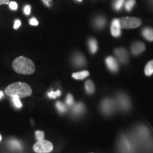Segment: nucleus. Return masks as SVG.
I'll return each mask as SVG.
<instances>
[{
  "label": "nucleus",
  "instance_id": "nucleus-1",
  "mask_svg": "<svg viewBox=\"0 0 153 153\" xmlns=\"http://www.w3.org/2000/svg\"><path fill=\"white\" fill-rule=\"evenodd\" d=\"M12 68L16 73L21 74H32L36 70L33 61L24 56L16 57L12 62Z\"/></svg>",
  "mask_w": 153,
  "mask_h": 153
},
{
  "label": "nucleus",
  "instance_id": "nucleus-2",
  "mask_svg": "<svg viewBox=\"0 0 153 153\" xmlns=\"http://www.w3.org/2000/svg\"><path fill=\"white\" fill-rule=\"evenodd\" d=\"M5 93L11 97L17 96L19 98H25L32 94V89L30 86L25 82H15L6 88Z\"/></svg>",
  "mask_w": 153,
  "mask_h": 153
},
{
  "label": "nucleus",
  "instance_id": "nucleus-3",
  "mask_svg": "<svg viewBox=\"0 0 153 153\" xmlns=\"http://www.w3.org/2000/svg\"><path fill=\"white\" fill-rule=\"evenodd\" d=\"M118 20H119L120 28L125 29L136 28L142 24L140 19L136 17H122L118 19Z\"/></svg>",
  "mask_w": 153,
  "mask_h": 153
},
{
  "label": "nucleus",
  "instance_id": "nucleus-4",
  "mask_svg": "<svg viewBox=\"0 0 153 153\" xmlns=\"http://www.w3.org/2000/svg\"><path fill=\"white\" fill-rule=\"evenodd\" d=\"M33 148L36 153H50L53 150V145L49 140L43 139L37 141Z\"/></svg>",
  "mask_w": 153,
  "mask_h": 153
},
{
  "label": "nucleus",
  "instance_id": "nucleus-5",
  "mask_svg": "<svg viewBox=\"0 0 153 153\" xmlns=\"http://www.w3.org/2000/svg\"><path fill=\"white\" fill-rule=\"evenodd\" d=\"M116 106H115V102L111 99L107 98L105 99L104 101L101 102V108L102 112L106 115H110L114 113Z\"/></svg>",
  "mask_w": 153,
  "mask_h": 153
},
{
  "label": "nucleus",
  "instance_id": "nucleus-6",
  "mask_svg": "<svg viewBox=\"0 0 153 153\" xmlns=\"http://www.w3.org/2000/svg\"><path fill=\"white\" fill-rule=\"evenodd\" d=\"M117 98L118 104H119V106L122 109L125 111L129 109L130 107H131V101H130L128 97L127 96L122 93H120L118 95Z\"/></svg>",
  "mask_w": 153,
  "mask_h": 153
},
{
  "label": "nucleus",
  "instance_id": "nucleus-7",
  "mask_svg": "<svg viewBox=\"0 0 153 153\" xmlns=\"http://www.w3.org/2000/svg\"><path fill=\"white\" fill-rule=\"evenodd\" d=\"M131 49L132 53L134 55H137L144 52L145 50V45L142 42L137 41L132 44Z\"/></svg>",
  "mask_w": 153,
  "mask_h": 153
},
{
  "label": "nucleus",
  "instance_id": "nucleus-8",
  "mask_svg": "<svg viewBox=\"0 0 153 153\" xmlns=\"http://www.w3.org/2000/svg\"><path fill=\"white\" fill-rule=\"evenodd\" d=\"M115 55L117 57L118 60L121 63H126L128 60V55L127 51L124 48H118L115 51Z\"/></svg>",
  "mask_w": 153,
  "mask_h": 153
},
{
  "label": "nucleus",
  "instance_id": "nucleus-9",
  "mask_svg": "<svg viewBox=\"0 0 153 153\" xmlns=\"http://www.w3.org/2000/svg\"><path fill=\"white\" fill-rule=\"evenodd\" d=\"M111 34L114 37H119L120 34H121V28H120L118 19L113 20L111 27Z\"/></svg>",
  "mask_w": 153,
  "mask_h": 153
},
{
  "label": "nucleus",
  "instance_id": "nucleus-10",
  "mask_svg": "<svg viewBox=\"0 0 153 153\" xmlns=\"http://www.w3.org/2000/svg\"><path fill=\"white\" fill-rule=\"evenodd\" d=\"M106 63L108 68L111 72H116L118 70V64L116 59L112 56H108L106 58Z\"/></svg>",
  "mask_w": 153,
  "mask_h": 153
},
{
  "label": "nucleus",
  "instance_id": "nucleus-11",
  "mask_svg": "<svg viewBox=\"0 0 153 153\" xmlns=\"http://www.w3.org/2000/svg\"><path fill=\"white\" fill-rule=\"evenodd\" d=\"M8 146L11 150L14 151L21 150L23 149V144L20 141L17 140L12 139L10 141H9Z\"/></svg>",
  "mask_w": 153,
  "mask_h": 153
},
{
  "label": "nucleus",
  "instance_id": "nucleus-12",
  "mask_svg": "<svg viewBox=\"0 0 153 153\" xmlns=\"http://www.w3.org/2000/svg\"><path fill=\"white\" fill-rule=\"evenodd\" d=\"M143 36L149 41H153V28L146 27L143 30Z\"/></svg>",
  "mask_w": 153,
  "mask_h": 153
},
{
  "label": "nucleus",
  "instance_id": "nucleus-13",
  "mask_svg": "<svg viewBox=\"0 0 153 153\" xmlns=\"http://www.w3.org/2000/svg\"><path fill=\"white\" fill-rule=\"evenodd\" d=\"M85 63H86L85 59L82 55L77 53V54H76L74 56V64L75 65L79 66V67L83 66L85 65Z\"/></svg>",
  "mask_w": 153,
  "mask_h": 153
},
{
  "label": "nucleus",
  "instance_id": "nucleus-14",
  "mask_svg": "<svg viewBox=\"0 0 153 153\" xmlns=\"http://www.w3.org/2000/svg\"><path fill=\"white\" fill-rule=\"evenodd\" d=\"M89 75V72L87 71V70H84V71L78 72H74L72 74V76L74 79H84L85 78L87 77Z\"/></svg>",
  "mask_w": 153,
  "mask_h": 153
},
{
  "label": "nucleus",
  "instance_id": "nucleus-15",
  "mask_svg": "<svg viewBox=\"0 0 153 153\" xmlns=\"http://www.w3.org/2000/svg\"><path fill=\"white\" fill-rule=\"evenodd\" d=\"M86 92L88 94H92L95 91V87L94 82L91 80H87L85 83Z\"/></svg>",
  "mask_w": 153,
  "mask_h": 153
},
{
  "label": "nucleus",
  "instance_id": "nucleus-16",
  "mask_svg": "<svg viewBox=\"0 0 153 153\" xmlns=\"http://www.w3.org/2000/svg\"><path fill=\"white\" fill-rule=\"evenodd\" d=\"M85 107L84 106L83 104L82 103H77L74 105L73 108V113L74 115L77 116V115H81L83 114V112L85 111Z\"/></svg>",
  "mask_w": 153,
  "mask_h": 153
},
{
  "label": "nucleus",
  "instance_id": "nucleus-17",
  "mask_svg": "<svg viewBox=\"0 0 153 153\" xmlns=\"http://www.w3.org/2000/svg\"><path fill=\"white\" fill-rule=\"evenodd\" d=\"M145 74L146 76H151L153 74V60L149 61L145 67Z\"/></svg>",
  "mask_w": 153,
  "mask_h": 153
},
{
  "label": "nucleus",
  "instance_id": "nucleus-18",
  "mask_svg": "<svg viewBox=\"0 0 153 153\" xmlns=\"http://www.w3.org/2000/svg\"><path fill=\"white\" fill-rule=\"evenodd\" d=\"M88 45H89V48L91 53H95L97 52V50H98V45H97V42L94 38L89 39V42H88Z\"/></svg>",
  "mask_w": 153,
  "mask_h": 153
},
{
  "label": "nucleus",
  "instance_id": "nucleus-19",
  "mask_svg": "<svg viewBox=\"0 0 153 153\" xmlns=\"http://www.w3.org/2000/svg\"><path fill=\"white\" fill-rule=\"evenodd\" d=\"M11 98H12L13 103H14V104L16 108H22V104L21 102L20 98L19 97H17V96H13V97H11Z\"/></svg>",
  "mask_w": 153,
  "mask_h": 153
},
{
  "label": "nucleus",
  "instance_id": "nucleus-20",
  "mask_svg": "<svg viewBox=\"0 0 153 153\" xmlns=\"http://www.w3.org/2000/svg\"><path fill=\"white\" fill-rule=\"evenodd\" d=\"M95 24L97 25V27L102 28L103 26H104L105 24H106V21L102 17H99V18H97V20L95 21Z\"/></svg>",
  "mask_w": 153,
  "mask_h": 153
},
{
  "label": "nucleus",
  "instance_id": "nucleus-21",
  "mask_svg": "<svg viewBox=\"0 0 153 153\" xmlns=\"http://www.w3.org/2000/svg\"><path fill=\"white\" fill-rule=\"evenodd\" d=\"M135 4V0H128L126 3V9L128 11H131Z\"/></svg>",
  "mask_w": 153,
  "mask_h": 153
},
{
  "label": "nucleus",
  "instance_id": "nucleus-22",
  "mask_svg": "<svg viewBox=\"0 0 153 153\" xmlns=\"http://www.w3.org/2000/svg\"><path fill=\"white\" fill-rule=\"evenodd\" d=\"M60 94H61V92L60 90H57L56 91H50V92L48 93V96L50 98H52V99H55L57 97H60Z\"/></svg>",
  "mask_w": 153,
  "mask_h": 153
},
{
  "label": "nucleus",
  "instance_id": "nucleus-23",
  "mask_svg": "<svg viewBox=\"0 0 153 153\" xmlns=\"http://www.w3.org/2000/svg\"><path fill=\"white\" fill-rule=\"evenodd\" d=\"M56 107L57 108V110L59 111L60 113H64L66 111V107L65 106L64 104H62V103H61L59 101V102H57L56 104Z\"/></svg>",
  "mask_w": 153,
  "mask_h": 153
},
{
  "label": "nucleus",
  "instance_id": "nucleus-24",
  "mask_svg": "<svg viewBox=\"0 0 153 153\" xmlns=\"http://www.w3.org/2000/svg\"><path fill=\"white\" fill-rule=\"evenodd\" d=\"M44 135H45V133H44L43 131H36V140H37V141L43 140Z\"/></svg>",
  "mask_w": 153,
  "mask_h": 153
},
{
  "label": "nucleus",
  "instance_id": "nucleus-25",
  "mask_svg": "<svg viewBox=\"0 0 153 153\" xmlns=\"http://www.w3.org/2000/svg\"><path fill=\"white\" fill-rule=\"evenodd\" d=\"M124 2V0H116L114 3V8L116 9V10H119V9L121 8L122 6H123V4Z\"/></svg>",
  "mask_w": 153,
  "mask_h": 153
},
{
  "label": "nucleus",
  "instance_id": "nucleus-26",
  "mask_svg": "<svg viewBox=\"0 0 153 153\" xmlns=\"http://www.w3.org/2000/svg\"><path fill=\"white\" fill-rule=\"evenodd\" d=\"M66 104L68 106H72V104H74V99L72 94L68 95V97L66 98Z\"/></svg>",
  "mask_w": 153,
  "mask_h": 153
},
{
  "label": "nucleus",
  "instance_id": "nucleus-27",
  "mask_svg": "<svg viewBox=\"0 0 153 153\" xmlns=\"http://www.w3.org/2000/svg\"><path fill=\"white\" fill-rule=\"evenodd\" d=\"M9 8H10L11 10L15 11L18 9V4H17V3L15 2V1H10L9 4Z\"/></svg>",
  "mask_w": 153,
  "mask_h": 153
},
{
  "label": "nucleus",
  "instance_id": "nucleus-28",
  "mask_svg": "<svg viewBox=\"0 0 153 153\" xmlns=\"http://www.w3.org/2000/svg\"><path fill=\"white\" fill-rule=\"evenodd\" d=\"M29 24L31 25V26H38V20L36 18H32L30 19Z\"/></svg>",
  "mask_w": 153,
  "mask_h": 153
},
{
  "label": "nucleus",
  "instance_id": "nucleus-29",
  "mask_svg": "<svg viewBox=\"0 0 153 153\" xmlns=\"http://www.w3.org/2000/svg\"><path fill=\"white\" fill-rule=\"evenodd\" d=\"M24 14L26 15H29L30 14V5H26L24 9Z\"/></svg>",
  "mask_w": 153,
  "mask_h": 153
},
{
  "label": "nucleus",
  "instance_id": "nucleus-30",
  "mask_svg": "<svg viewBox=\"0 0 153 153\" xmlns=\"http://www.w3.org/2000/svg\"><path fill=\"white\" fill-rule=\"evenodd\" d=\"M21 24H22V22H21L20 20H16V21H15L14 25V29H18V28L20 27Z\"/></svg>",
  "mask_w": 153,
  "mask_h": 153
},
{
  "label": "nucleus",
  "instance_id": "nucleus-31",
  "mask_svg": "<svg viewBox=\"0 0 153 153\" xmlns=\"http://www.w3.org/2000/svg\"><path fill=\"white\" fill-rule=\"evenodd\" d=\"M43 1V3L45 4L47 7H51V3H52V1L51 0H42Z\"/></svg>",
  "mask_w": 153,
  "mask_h": 153
},
{
  "label": "nucleus",
  "instance_id": "nucleus-32",
  "mask_svg": "<svg viewBox=\"0 0 153 153\" xmlns=\"http://www.w3.org/2000/svg\"><path fill=\"white\" fill-rule=\"evenodd\" d=\"M10 0H0V5L1 4H9Z\"/></svg>",
  "mask_w": 153,
  "mask_h": 153
},
{
  "label": "nucleus",
  "instance_id": "nucleus-33",
  "mask_svg": "<svg viewBox=\"0 0 153 153\" xmlns=\"http://www.w3.org/2000/svg\"><path fill=\"white\" fill-rule=\"evenodd\" d=\"M3 96H4V93L1 91H0V99L2 98Z\"/></svg>",
  "mask_w": 153,
  "mask_h": 153
},
{
  "label": "nucleus",
  "instance_id": "nucleus-34",
  "mask_svg": "<svg viewBox=\"0 0 153 153\" xmlns=\"http://www.w3.org/2000/svg\"><path fill=\"white\" fill-rule=\"evenodd\" d=\"M1 140V135H0V140Z\"/></svg>",
  "mask_w": 153,
  "mask_h": 153
},
{
  "label": "nucleus",
  "instance_id": "nucleus-35",
  "mask_svg": "<svg viewBox=\"0 0 153 153\" xmlns=\"http://www.w3.org/2000/svg\"><path fill=\"white\" fill-rule=\"evenodd\" d=\"M77 1H82V0H77Z\"/></svg>",
  "mask_w": 153,
  "mask_h": 153
}]
</instances>
